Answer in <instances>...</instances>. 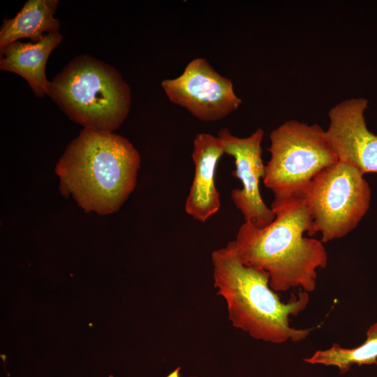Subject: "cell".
Masks as SVG:
<instances>
[{
    "mask_svg": "<svg viewBox=\"0 0 377 377\" xmlns=\"http://www.w3.org/2000/svg\"><path fill=\"white\" fill-rule=\"evenodd\" d=\"M274 220L262 228L244 222L235 239L244 264L265 271L276 291L299 287L308 293L316 287L317 269L327 264L321 240L304 236L316 232L303 196L274 199Z\"/></svg>",
    "mask_w": 377,
    "mask_h": 377,
    "instance_id": "obj_1",
    "label": "cell"
},
{
    "mask_svg": "<svg viewBox=\"0 0 377 377\" xmlns=\"http://www.w3.org/2000/svg\"><path fill=\"white\" fill-rule=\"evenodd\" d=\"M140 165L138 150L128 139L84 128L57 164L59 190L72 195L86 212L118 211L134 190Z\"/></svg>",
    "mask_w": 377,
    "mask_h": 377,
    "instance_id": "obj_2",
    "label": "cell"
},
{
    "mask_svg": "<svg viewBox=\"0 0 377 377\" xmlns=\"http://www.w3.org/2000/svg\"><path fill=\"white\" fill-rule=\"evenodd\" d=\"M211 259L214 287L224 300L234 327L256 340L276 344L298 342L309 335L311 329L290 325V317L306 308L308 293L292 294L287 302H282L269 286V274L243 263L235 240L214 250Z\"/></svg>",
    "mask_w": 377,
    "mask_h": 377,
    "instance_id": "obj_3",
    "label": "cell"
},
{
    "mask_svg": "<svg viewBox=\"0 0 377 377\" xmlns=\"http://www.w3.org/2000/svg\"><path fill=\"white\" fill-rule=\"evenodd\" d=\"M48 95L71 120L110 133L125 120L131 101L130 87L118 71L85 54L52 79Z\"/></svg>",
    "mask_w": 377,
    "mask_h": 377,
    "instance_id": "obj_4",
    "label": "cell"
},
{
    "mask_svg": "<svg viewBox=\"0 0 377 377\" xmlns=\"http://www.w3.org/2000/svg\"><path fill=\"white\" fill-rule=\"evenodd\" d=\"M270 158L263 183L274 199L303 196L320 171L338 158L318 124L288 120L269 134Z\"/></svg>",
    "mask_w": 377,
    "mask_h": 377,
    "instance_id": "obj_5",
    "label": "cell"
},
{
    "mask_svg": "<svg viewBox=\"0 0 377 377\" xmlns=\"http://www.w3.org/2000/svg\"><path fill=\"white\" fill-rule=\"evenodd\" d=\"M303 198L316 232L325 243L357 226L369 208L371 189L357 168L338 161L314 177Z\"/></svg>",
    "mask_w": 377,
    "mask_h": 377,
    "instance_id": "obj_6",
    "label": "cell"
},
{
    "mask_svg": "<svg viewBox=\"0 0 377 377\" xmlns=\"http://www.w3.org/2000/svg\"><path fill=\"white\" fill-rule=\"evenodd\" d=\"M168 99L204 121L223 119L239 107L230 79L219 74L205 58L191 60L177 77L164 80Z\"/></svg>",
    "mask_w": 377,
    "mask_h": 377,
    "instance_id": "obj_7",
    "label": "cell"
},
{
    "mask_svg": "<svg viewBox=\"0 0 377 377\" xmlns=\"http://www.w3.org/2000/svg\"><path fill=\"white\" fill-rule=\"evenodd\" d=\"M218 137L222 140L224 153L235 158V169L232 175L242 182V188L231 191V199L243 215L244 222L259 228L269 225L275 214L264 202L259 183L265 176L261 142L264 131L259 128L249 136L239 138L227 128H221Z\"/></svg>",
    "mask_w": 377,
    "mask_h": 377,
    "instance_id": "obj_8",
    "label": "cell"
},
{
    "mask_svg": "<svg viewBox=\"0 0 377 377\" xmlns=\"http://www.w3.org/2000/svg\"><path fill=\"white\" fill-rule=\"evenodd\" d=\"M364 98L344 100L330 109L325 130L327 140L338 161L347 162L363 175L377 173V135L367 128Z\"/></svg>",
    "mask_w": 377,
    "mask_h": 377,
    "instance_id": "obj_9",
    "label": "cell"
},
{
    "mask_svg": "<svg viewBox=\"0 0 377 377\" xmlns=\"http://www.w3.org/2000/svg\"><path fill=\"white\" fill-rule=\"evenodd\" d=\"M224 154L223 142L218 136L200 133L195 137L192 152L195 172L185 211L198 221H206L221 207L215 174L217 163Z\"/></svg>",
    "mask_w": 377,
    "mask_h": 377,
    "instance_id": "obj_10",
    "label": "cell"
},
{
    "mask_svg": "<svg viewBox=\"0 0 377 377\" xmlns=\"http://www.w3.org/2000/svg\"><path fill=\"white\" fill-rule=\"evenodd\" d=\"M62 40L59 32L47 34L38 43H12L1 50V70L13 72L25 79L35 95L48 94L50 82L45 69L52 51Z\"/></svg>",
    "mask_w": 377,
    "mask_h": 377,
    "instance_id": "obj_11",
    "label": "cell"
},
{
    "mask_svg": "<svg viewBox=\"0 0 377 377\" xmlns=\"http://www.w3.org/2000/svg\"><path fill=\"white\" fill-rule=\"evenodd\" d=\"M57 0H29L12 19L4 20L0 29V49L21 38L41 41L47 34L59 32V21L54 17Z\"/></svg>",
    "mask_w": 377,
    "mask_h": 377,
    "instance_id": "obj_12",
    "label": "cell"
},
{
    "mask_svg": "<svg viewBox=\"0 0 377 377\" xmlns=\"http://www.w3.org/2000/svg\"><path fill=\"white\" fill-rule=\"evenodd\" d=\"M304 361L312 364L337 367L341 374L346 373L354 364H377V323L368 328L367 338L361 345L346 348L334 343L330 348L316 350Z\"/></svg>",
    "mask_w": 377,
    "mask_h": 377,
    "instance_id": "obj_13",
    "label": "cell"
},
{
    "mask_svg": "<svg viewBox=\"0 0 377 377\" xmlns=\"http://www.w3.org/2000/svg\"><path fill=\"white\" fill-rule=\"evenodd\" d=\"M167 377H180L179 374V369H177L173 372H172L170 374H169ZM188 377H195V376H188Z\"/></svg>",
    "mask_w": 377,
    "mask_h": 377,
    "instance_id": "obj_14",
    "label": "cell"
},
{
    "mask_svg": "<svg viewBox=\"0 0 377 377\" xmlns=\"http://www.w3.org/2000/svg\"><path fill=\"white\" fill-rule=\"evenodd\" d=\"M110 377H113L112 376H110Z\"/></svg>",
    "mask_w": 377,
    "mask_h": 377,
    "instance_id": "obj_15",
    "label": "cell"
}]
</instances>
